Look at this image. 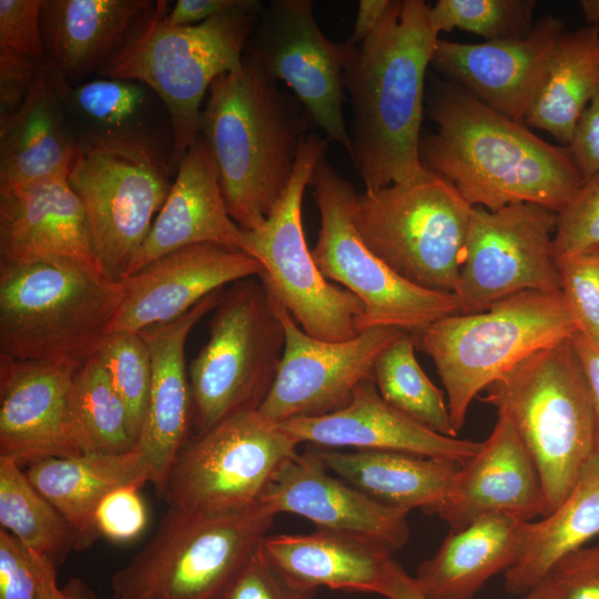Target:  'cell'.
<instances>
[{
    "instance_id": "obj_38",
    "label": "cell",
    "mask_w": 599,
    "mask_h": 599,
    "mask_svg": "<svg viewBox=\"0 0 599 599\" xmlns=\"http://www.w3.org/2000/svg\"><path fill=\"white\" fill-rule=\"evenodd\" d=\"M535 0H438L430 7L435 30L459 29L486 41L520 39L534 29Z\"/></svg>"
},
{
    "instance_id": "obj_18",
    "label": "cell",
    "mask_w": 599,
    "mask_h": 599,
    "mask_svg": "<svg viewBox=\"0 0 599 599\" xmlns=\"http://www.w3.org/2000/svg\"><path fill=\"white\" fill-rule=\"evenodd\" d=\"M0 256L2 263L57 264L109 277L68 176L0 186Z\"/></svg>"
},
{
    "instance_id": "obj_21",
    "label": "cell",
    "mask_w": 599,
    "mask_h": 599,
    "mask_svg": "<svg viewBox=\"0 0 599 599\" xmlns=\"http://www.w3.org/2000/svg\"><path fill=\"white\" fill-rule=\"evenodd\" d=\"M565 31L562 20L546 16L520 39L479 43L438 39L432 63L497 112L525 123Z\"/></svg>"
},
{
    "instance_id": "obj_4",
    "label": "cell",
    "mask_w": 599,
    "mask_h": 599,
    "mask_svg": "<svg viewBox=\"0 0 599 599\" xmlns=\"http://www.w3.org/2000/svg\"><path fill=\"white\" fill-rule=\"evenodd\" d=\"M263 6H243L194 26H171L166 1L142 17L125 43L99 73L153 90L170 115L173 133L171 167L199 136L202 102L212 82L243 60L246 42Z\"/></svg>"
},
{
    "instance_id": "obj_31",
    "label": "cell",
    "mask_w": 599,
    "mask_h": 599,
    "mask_svg": "<svg viewBox=\"0 0 599 599\" xmlns=\"http://www.w3.org/2000/svg\"><path fill=\"white\" fill-rule=\"evenodd\" d=\"M47 67L22 103L0 119V186L68 176L77 142Z\"/></svg>"
},
{
    "instance_id": "obj_46",
    "label": "cell",
    "mask_w": 599,
    "mask_h": 599,
    "mask_svg": "<svg viewBox=\"0 0 599 599\" xmlns=\"http://www.w3.org/2000/svg\"><path fill=\"white\" fill-rule=\"evenodd\" d=\"M549 573L562 599H599V545L575 550Z\"/></svg>"
},
{
    "instance_id": "obj_32",
    "label": "cell",
    "mask_w": 599,
    "mask_h": 599,
    "mask_svg": "<svg viewBox=\"0 0 599 599\" xmlns=\"http://www.w3.org/2000/svg\"><path fill=\"white\" fill-rule=\"evenodd\" d=\"M326 469L393 508L435 514L454 485L459 464L389 450L312 449Z\"/></svg>"
},
{
    "instance_id": "obj_54",
    "label": "cell",
    "mask_w": 599,
    "mask_h": 599,
    "mask_svg": "<svg viewBox=\"0 0 599 599\" xmlns=\"http://www.w3.org/2000/svg\"><path fill=\"white\" fill-rule=\"evenodd\" d=\"M390 0H361L352 35L346 41L351 47L362 43L377 27Z\"/></svg>"
},
{
    "instance_id": "obj_7",
    "label": "cell",
    "mask_w": 599,
    "mask_h": 599,
    "mask_svg": "<svg viewBox=\"0 0 599 599\" xmlns=\"http://www.w3.org/2000/svg\"><path fill=\"white\" fill-rule=\"evenodd\" d=\"M122 300L120 282L69 266L0 264V355L80 367L98 354Z\"/></svg>"
},
{
    "instance_id": "obj_43",
    "label": "cell",
    "mask_w": 599,
    "mask_h": 599,
    "mask_svg": "<svg viewBox=\"0 0 599 599\" xmlns=\"http://www.w3.org/2000/svg\"><path fill=\"white\" fill-rule=\"evenodd\" d=\"M316 591L290 581L268 559L261 540L213 599H314Z\"/></svg>"
},
{
    "instance_id": "obj_26",
    "label": "cell",
    "mask_w": 599,
    "mask_h": 599,
    "mask_svg": "<svg viewBox=\"0 0 599 599\" xmlns=\"http://www.w3.org/2000/svg\"><path fill=\"white\" fill-rule=\"evenodd\" d=\"M200 243L241 250L242 229L229 214L214 161L199 135L177 165L167 197L129 275L162 255Z\"/></svg>"
},
{
    "instance_id": "obj_51",
    "label": "cell",
    "mask_w": 599,
    "mask_h": 599,
    "mask_svg": "<svg viewBox=\"0 0 599 599\" xmlns=\"http://www.w3.org/2000/svg\"><path fill=\"white\" fill-rule=\"evenodd\" d=\"M244 2L245 0H177L166 12L165 20L171 26H194L231 12Z\"/></svg>"
},
{
    "instance_id": "obj_27",
    "label": "cell",
    "mask_w": 599,
    "mask_h": 599,
    "mask_svg": "<svg viewBox=\"0 0 599 599\" xmlns=\"http://www.w3.org/2000/svg\"><path fill=\"white\" fill-rule=\"evenodd\" d=\"M153 7L149 0H44L41 27L48 70L65 83L100 71Z\"/></svg>"
},
{
    "instance_id": "obj_15",
    "label": "cell",
    "mask_w": 599,
    "mask_h": 599,
    "mask_svg": "<svg viewBox=\"0 0 599 599\" xmlns=\"http://www.w3.org/2000/svg\"><path fill=\"white\" fill-rule=\"evenodd\" d=\"M557 213L532 203L474 206L454 294L459 314L511 295L561 292L552 250Z\"/></svg>"
},
{
    "instance_id": "obj_2",
    "label": "cell",
    "mask_w": 599,
    "mask_h": 599,
    "mask_svg": "<svg viewBox=\"0 0 599 599\" xmlns=\"http://www.w3.org/2000/svg\"><path fill=\"white\" fill-rule=\"evenodd\" d=\"M430 6L390 0L374 31L352 53L344 71L351 97V160L365 190L420 179L425 77L438 41Z\"/></svg>"
},
{
    "instance_id": "obj_14",
    "label": "cell",
    "mask_w": 599,
    "mask_h": 599,
    "mask_svg": "<svg viewBox=\"0 0 599 599\" xmlns=\"http://www.w3.org/2000/svg\"><path fill=\"white\" fill-rule=\"evenodd\" d=\"M297 445L257 409L235 414L185 443L159 494L169 507L185 510L251 506Z\"/></svg>"
},
{
    "instance_id": "obj_30",
    "label": "cell",
    "mask_w": 599,
    "mask_h": 599,
    "mask_svg": "<svg viewBox=\"0 0 599 599\" xmlns=\"http://www.w3.org/2000/svg\"><path fill=\"white\" fill-rule=\"evenodd\" d=\"M262 547L294 585L374 593L392 552L365 539L325 528L306 535H266Z\"/></svg>"
},
{
    "instance_id": "obj_29",
    "label": "cell",
    "mask_w": 599,
    "mask_h": 599,
    "mask_svg": "<svg viewBox=\"0 0 599 599\" xmlns=\"http://www.w3.org/2000/svg\"><path fill=\"white\" fill-rule=\"evenodd\" d=\"M27 466V477L69 524L79 550L99 537L94 514L105 496L120 487L151 481L138 447L122 454L48 458Z\"/></svg>"
},
{
    "instance_id": "obj_55",
    "label": "cell",
    "mask_w": 599,
    "mask_h": 599,
    "mask_svg": "<svg viewBox=\"0 0 599 599\" xmlns=\"http://www.w3.org/2000/svg\"><path fill=\"white\" fill-rule=\"evenodd\" d=\"M520 599H562L559 588L550 573L522 595Z\"/></svg>"
},
{
    "instance_id": "obj_19",
    "label": "cell",
    "mask_w": 599,
    "mask_h": 599,
    "mask_svg": "<svg viewBox=\"0 0 599 599\" xmlns=\"http://www.w3.org/2000/svg\"><path fill=\"white\" fill-rule=\"evenodd\" d=\"M261 264L240 248L200 243L162 255L120 281L112 331L141 332L174 321L225 284L258 276Z\"/></svg>"
},
{
    "instance_id": "obj_25",
    "label": "cell",
    "mask_w": 599,
    "mask_h": 599,
    "mask_svg": "<svg viewBox=\"0 0 599 599\" xmlns=\"http://www.w3.org/2000/svg\"><path fill=\"white\" fill-rule=\"evenodd\" d=\"M222 293V290L211 293L174 321L139 332L150 352L152 379L148 412L136 447L146 461L150 483L158 493L173 460L187 441L193 422L185 342L194 325L216 307Z\"/></svg>"
},
{
    "instance_id": "obj_23",
    "label": "cell",
    "mask_w": 599,
    "mask_h": 599,
    "mask_svg": "<svg viewBox=\"0 0 599 599\" xmlns=\"http://www.w3.org/2000/svg\"><path fill=\"white\" fill-rule=\"evenodd\" d=\"M281 425L297 444L400 451L460 466L481 447L479 441L438 434L390 406L382 398L374 378L359 383L345 407L322 416L292 418Z\"/></svg>"
},
{
    "instance_id": "obj_35",
    "label": "cell",
    "mask_w": 599,
    "mask_h": 599,
    "mask_svg": "<svg viewBox=\"0 0 599 599\" xmlns=\"http://www.w3.org/2000/svg\"><path fill=\"white\" fill-rule=\"evenodd\" d=\"M0 525L27 550L57 566L77 549L73 530L31 484L21 465L0 456Z\"/></svg>"
},
{
    "instance_id": "obj_41",
    "label": "cell",
    "mask_w": 599,
    "mask_h": 599,
    "mask_svg": "<svg viewBox=\"0 0 599 599\" xmlns=\"http://www.w3.org/2000/svg\"><path fill=\"white\" fill-rule=\"evenodd\" d=\"M556 266L577 333L599 344V246L556 258Z\"/></svg>"
},
{
    "instance_id": "obj_3",
    "label": "cell",
    "mask_w": 599,
    "mask_h": 599,
    "mask_svg": "<svg viewBox=\"0 0 599 599\" xmlns=\"http://www.w3.org/2000/svg\"><path fill=\"white\" fill-rule=\"evenodd\" d=\"M308 118L247 54L211 84L199 135L214 161L231 217L242 230L262 224L293 176Z\"/></svg>"
},
{
    "instance_id": "obj_48",
    "label": "cell",
    "mask_w": 599,
    "mask_h": 599,
    "mask_svg": "<svg viewBox=\"0 0 599 599\" xmlns=\"http://www.w3.org/2000/svg\"><path fill=\"white\" fill-rule=\"evenodd\" d=\"M44 67L0 48V119L22 103Z\"/></svg>"
},
{
    "instance_id": "obj_20",
    "label": "cell",
    "mask_w": 599,
    "mask_h": 599,
    "mask_svg": "<svg viewBox=\"0 0 599 599\" xmlns=\"http://www.w3.org/2000/svg\"><path fill=\"white\" fill-rule=\"evenodd\" d=\"M77 369L0 355V456L22 466L84 454L70 404Z\"/></svg>"
},
{
    "instance_id": "obj_56",
    "label": "cell",
    "mask_w": 599,
    "mask_h": 599,
    "mask_svg": "<svg viewBox=\"0 0 599 599\" xmlns=\"http://www.w3.org/2000/svg\"><path fill=\"white\" fill-rule=\"evenodd\" d=\"M579 6L587 23L599 28V0H581Z\"/></svg>"
},
{
    "instance_id": "obj_10",
    "label": "cell",
    "mask_w": 599,
    "mask_h": 599,
    "mask_svg": "<svg viewBox=\"0 0 599 599\" xmlns=\"http://www.w3.org/2000/svg\"><path fill=\"white\" fill-rule=\"evenodd\" d=\"M473 206L427 170L415 181L357 193L353 222L366 246L407 282L454 293Z\"/></svg>"
},
{
    "instance_id": "obj_39",
    "label": "cell",
    "mask_w": 599,
    "mask_h": 599,
    "mask_svg": "<svg viewBox=\"0 0 599 599\" xmlns=\"http://www.w3.org/2000/svg\"><path fill=\"white\" fill-rule=\"evenodd\" d=\"M98 355L125 406L130 430L138 443L148 412L152 379L148 345L138 332L112 331Z\"/></svg>"
},
{
    "instance_id": "obj_49",
    "label": "cell",
    "mask_w": 599,
    "mask_h": 599,
    "mask_svg": "<svg viewBox=\"0 0 599 599\" xmlns=\"http://www.w3.org/2000/svg\"><path fill=\"white\" fill-rule=\"evenodd\" d=\"M567 149L583 182L599 173V89L580 115Z\"/></svg>"
},
{
    "instance_id": "obj_5",
    "label": "cell",
    "mask_w": 599,
    "mask_h": 599,
    "mask_svg": "<svg viewBox=\"0 0 599 599\" xmlns=\"http://www.w3.org/2000/svg\"><path fill=\"white\" fill-rule=\"evenodd\" d=\"M571 338L534 353L480 397L511 423L528 449L546 515L560 505L598 450L595 415Z\"/></svg>"
},
{
    "instance_id": "obj_50",
    "label": "cell",
    "mask_w": 599,
    "mask_h": 599,
    "mask_svg": "<svg viewBox=\"0 0 599 599\" xmlns=\"http://www.w3.org/2000/svg\"><path fill=\"white\" fill-rule=\"evenodd\" d=\"M29 556L37 580L38 599H99L80 579H71L63 587H59L57 565L51 559L33 551H29Z\"/></svg>"
},
{
    "instance_id": "obj_9",
    "label": "cell",
    "mask_w": 599,
    "mask_h": 599,
    "mask_svg": "<svg viewBox=\"0 0 599 599\" xmlns=\"http://www.w3.org/2000/svg\"><path fill=\"white\" fill-rule=\"evenodd\" d=\"M171 169L154 143L135 131L98 132L77 142L68 181L113 281L129 275L171 190Z\"/></svg>"
},
{
    "instance_id": "obj_28",
    "label": "cell",
    "mask_w": 599,
    "mask_h": 599,
    "mask_svg": "<svg viewBox=\"0 0 599 599\" xmlns=\"http://www.w3.org/2000/svg\"><path fill=\"white\" fill-rule=\"evenodd\" d=\"M529 521L506 515L481 517L450 530L414 580L426 599H473L493 576L520 558Z\"/></svg>"
},
{
    "instance_id": "obj_36",
    "label": "cell",
    "mask_w": 599,
    "mask_h": 599,
    "mask_svg": "<svg viewBox=\"0 0 599 599\" xmlns=\"http://www.w3.org/2000/svg\"><path fill=\"white\" fill-rule=\"evenodd\" d=\"M70 404L84 454H122L136 447L125 406L98 354L78 367Z\"/></svg>"
},
{
    "instance_id": "obj_13",
    "label": "cell",
    "mask_w": 599,
    "mask_h": 599,
    "mask_svg": "<svg viewBox=\"0 0 599 599\" xmlns=\"http://www.w3.org/2000/svg\"><path fill=\"white\" fill-rule=\"evenodd\" d=\"M311 184L321 226L312 250L321 273L363 304L358 333L390 326L414 334L443 317L459 314L454 293L429 291L398 276L364 243L353 222L356 191L325 159Z\"/></svg>"
},
{
    "instance_id": "obj_53",
    "label": "cell",
    "mask_w": 599,
    "mask_h": 599,
    "mask_svg": "<svg viewBox=\"0 0 599 599\" xmlns=\"http://www.w3.org/2000/svg\"><path fill=\"white\" fill-rule=\"evenodd\" d=\"M374 593L387 599H426L419 591L414 577L409 576L394 559Z\"/></svg>"
},
{
    "instance_id": "obj_33",
    "label": "cell",
    "mask_w": 599,
    "mask_h": 599,
    "mask_svg": "<svg viewBox=\"0 0 599 599\" xmlns=\"http://www.w3.org/2000/svg\"><path fill=\"white\" fill-rule=\"evenodd\" d=\"M599 536V449L560 505L529 521L519 560L505 572V588L524 595L566 556Z\"/></svg>"
},
{
    "instance_id": "obj_11",
    "label": "cell",
    "mask_w": 599,
    "mask_h": 599,
    "mask_svg": "<svg viewBox=\"0 0 599 599\" xmlns=\"http://www.w3.org/2000/svg\"><path fill=\"white\" fill-rule=\"evenodd\" d=\"M284 346V327L260 278L236 281L222 293L209 338L187 368L199 433L260 408Z\"/></svg>"
},
{
    "instance_id": "obj_8",
    "label": "cell",
    "mask_w": 599,
    "mask_h": 599,
    "mask_svg": "<svg viewBox=\"0 0 599 599\" xmlns=\"http://www.w3.org/2000/svg\"><path fill=\"white\" fill-rule=\"evenodd\" d=\"M276 515L261 500L217 511L169 507L151 540L113 575L112 599H213Z\"/></svg>"
},
{
    "instance_id": "obj_40",
    "label": "cell",
    "mask_w": 599,
    "mask_h": 599,
    "mask_svg": "<svg viewBox=\"0 0 599 599\" xmlns=\"http://www.w3.org/2000/svg\"><path fill=\"white\" fill-rule=\"evenodd\" d=\"M50 72V71H49ZM51 74V73H50ZM63 102H70L102 132H129L144 100L143 85L128 80L103 78L71 87L51 74Z\"/></svg>"
},
{
    "instance_id": "obj_12",
    "label": "cell",
    "mask_w": 599,
    "mask_h": 599,
    "mask_svg": "<svg viewBox=\"0 0 599 599\" xmlns=\"http://www.w3.org/2000/svg\"><path fill=\"white\" fill-rule=\"evenodd\" d=\"M329 140L308 133L301 143L290 185L258 226L242 230L241 250L262 266L257 276L308 335L344 342L358 335L362 302L329 282L318 270L305 241L302 202Z\"/></svg>"
},
{
    "instance_id": "obj_24",
    "label": "cell",
    "mask_w": 599,
    "mask_h": 599,
    "mask_svg": "<svg viewBox=\"0 0 599 599\" xmlns=\"http://www.w3.org/2000/svg\"><path fill=\"white\" fill-rule=\"evenodd\" d=\"M435 514L450 530L490 515L525 521L546 515L535 461L507 418L498 416L479 451L459 467L448 497Z\"/></svg>"
},
{
    "instance_id": "obj_45",
    "label": "cell",
    "mask_w": 599,
    "mask_h": 599,
    "mask_svg": "<svg viewBox=\"0 0 599 599\" xmlns=\"http://www.w3.org/2000/svg\"><path fill=\"white\" fill-rule=\"evenodd\" d=\"M140 488L134 485L120 487L103 498L94 514L99 536L126 542L143 532L148 525V511Z\"/></svg>"
},
{
    "instance_id": "obj_16",
    "label": "cell",
    "mask_w": 599,
    "mask_h": 599,
    "mask_svg": "<svg viewBox=\"0 0 599 599\" xmlns=\"http://www.w3.org/2000/svg\"><path fill=\"white\" fill-rule=\"evenodd\" d=\"M352 47L328 40L311 0H273L258 13L245 52L276 82L287 84L309 122L352 154L343 116L344 71Z\"/></svg>"
},
{
    "instance_id": "obj_52",
    "label": "cell",
    "mask_w": 599,
    "mask_h": 599,
    "mask_svg": "<svg viewBox=\"0 0 599 599\" xmlns=\"http://www.w3.org/2000/svg\"><path fill=\"white\" fill-rule=\"evenodd\" d=\"M571 342L586 378L596 420L597 445L599 449V344L590 341L580 333H576Z\"/></svg>"
},
{
    "instance_id": "obj_37",
    "label": "cell",
    "mask_w": 599,
    "mask_h": 599,
    "mask_svg": "<svg viewBox=\"0 0 599 599\" xmlns=\"http://www.w3.org/2000/svg\"><path fill=\"white\" fill-rule=\"evenodd\" d=\"M415 347L407 332L383 349L374 365L377 390L390 406L432 430L457 437L444 395L422 369Z\"/></svg>"
},
{
    "instance_id": "obj_44",
    "label": "cell",
    "mask_w": 599,
    "mask_h": 599,
    "mask_svg": "<svg viewBox=\"0 0 599 599\" xmlns=\"http://www.w3.org/2000/svg\"><path fill=\"white\" fill-rule=\"evenodd\" d=\"M44 0H0V48L47 65L41 18Z\"/></svg>"
},
{
    "instance_id": "obj_6",
    "label": "cell",
    "mask_w": 599,
    "mask_h": 599,
    "mask_svg": "<svg viewBox=\"0 0 599 599\" xmlns=\"http://www.w3.org/2000/svg\"><path fill=\"white\" fill-rule=\"evenodd\" d=\"M576 333L561 292L526 291L479 313L443 317L412 335L436 366L458 433L479 393L534 353Z\"/></svg>"
},
{
    "instance_id": "obj_42",
    "label": "cell",
    "mask_w": 599,
    "mask_h": 599,
    "mask_svg": "<svg viewBox=\"0 0 599 599\" xmlns=\"http://www.w3.org/2000/svg\"><path fill=\"white\" fill-rule=\"evenodd\" d=\"M599 246V173L585 181L557 214L555 260Z\"/></svg>"
},
{
    "instance_id": "obj_1",
    "label": "cell",
    "mask_w": 599,
    "mask_h": 599,
    "mask_svg": "<svg viewBox=\"0 0 599 599\" xmlns=\"http://www.w3.org/2000/svg\"><path fill=\"white\" fill-rule=\"evenodd\" d=\"M427 113L436 131L422 136V163L473 207L532 203L558 214L583 183L567 146L548 143L458 84L437 81Z\"/></svg>"
},
{
    "instance_id": "obj_17",
    "label": "cell",
    "mask_w": 599,
    "mask_h": 599,
    "mask_svg": "<svg viewBox=\"0 0 599 599\" xmlns=\"http://www.w3.org/2000/svg\"><path fill=\"white\" fill-rule=\"evenodd\" d=\"M267 294L284 327L285 346L274 383L257 410L277 423L345 407L356 386L374 378L383 349L407 333L379 326L344 342L318 339L306 334L287 308Z\"/></svg>"
},
{
    "instance_id": "obj_34",
    "label": "cell",
    "mask_w": 599,
    "mask_h": 599,
    "mask_svg": "<svg viewBox=\"0 0 599 599\" xmlns=\"http://www.w3.org/2000/svg\"><path fill=\"white\" fill-rule=\"evenodd\" d=\"M599 89V28L565 31L551 54L544 81L526 114L528 128L551 134L564 146Z\"/></svg>"
},
{
    "instance_id": "obj_22",
    "label": "cell",
    "mask_w": 599,
    "mask_h": 599,
    "mask_svg": "<svg viewBox=\"0 0 599 599\" xmlns=\"http://www.w3.org/2000/svg\"><path fill=\"white\" fill-rule=\"evenodd\" d=\"M260 500L276 514L303 516L316 528L365 539L392 554L409 538L408 511L384 505L331 476L312 449L284 460Z\"/></svg>"
},
{
    "instance_id": "obj_47",
    "label": "cell",
    "mask_w": 599,
    "mask_h": 599,
    "mask_svg": "<svg viewBox=\"0 0 599 599\" xmlns=\"http://www.w3.org/2000/svg\"><path fill=\"white\" fill-rule=\"evenodd\" d=\"M0 599H38L29 551L0 529Z\"/></svg>"
}]
</instances>
